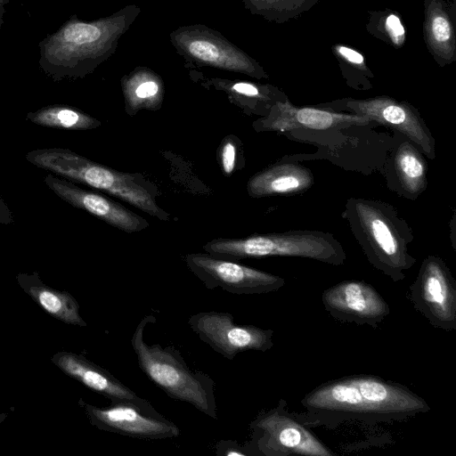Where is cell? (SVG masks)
<instances>
[{
    "label": "cell",
    "mask_w": 456,
    "mask_h": 456,
    "mask_svg": "<svg viewBox=\"0 0 456 456\" xmlns=\"http://www.w3.org/2000/svg\"><path fill=\"white\" fill-rule=\"evenodd\" d=\"M300 403L305 411L295 414L303 424L327 428L349 421H403L430 411L428 403L405 385L370 374L322 383Z\"/></svg>",
    "instance_id": "6da1fadb"
},
{
    "label": "cell",
    "mask_w": 456,
    "mask_h": 456,
    "mask_svg": "<svg viewBox=\"0 0 456 456\" xmlns=\"http://www.w3.org/2000/svg\"><path fill=\"white\" fill-rule=\"evenodd\" d=\"M342 216L369 263L394 282L404 280L416 263L409 251L414 235L397 209L382 200L351 197Z\"/></svg>",
    "instance_id": "7a4b0ae2"
},
{
    "label": "cell",
    "mask_w": 456,
    "mask_h": 456,
    "mask_svg": "<svg viewBox=\"0 0 456 456\" xmlns=\"http://www.w3.org/2000/svg\"><path fill=\"white\" fill-rule=\"evenodd\" d=\"M140 13L138 5L128 4L93 21L71 20L44 44L42 61L69 75L91 72L112 56Z\"/></svg>",
    "instance_id": "3957f363"
},
{
    "label": "cell",
    "mask_w": 456,
    "mask_h": 456,
    "mask_svg": "<svg viewBox=\"0 0 456 456\" xmlns=\"http://www.w3.org/2000/svg\"><path fill=\"white\" fill-rule=\"evenodd\" d=\"M154 322V315H145L131 338L140 369L172 399L188 403L200 412L217 419L215 381L201 370H191L177 349L147 344L143 338L144 330Z\"/></svg>",
    "instance_id": "277c9868"
},
{
    "label": "cell",
    "mask_w": 456,
    "mask_h": 456,
    "mask_svg": "<svg viewBox=\"0 0 456 456\" xmlns=\"http://www.w3.org/2000/svg\"><path fill=\"white\" fill-rule=\"evenodd\" d=\"M28 159L71 182L87 184L117 197L151 216L169 220V214L157 204L156 188L140 174L116 171L63 150L37 151Z\"/></svg>",
    "instance_id": "5b68a950"
},
{
    "label": "cell",
    "mask_w": 456,
    "mask_h": 456,
    "mask_svg": "<svg viewBox=\"0 0 456 456\" xmlns=\"http://www.w3.org/2000/svg\"><path fill=\"white\" fill-rule=\"evenodd\" d=\"M203 249L214 256L237 262L246 258L293 256L342 265L346 259L341 243L331 233L312 230L255 234L240 239L217 238L206 243Z\"/></svg>",
    "instance_id": "8992f818"
},
{
    "label": "cell",
    "mask_w": 456,
    "mask_h": 456,
    "mask_svg": "<svg viewBox=\"0 0 456 456\" xmlns=\"http://www.w3.org/2000/svg\"><path fill=\"white\" fill-rule=\"evenodd\" d=\"M250 439L244 445L248 455L261 456H332L326 446L294 412L287 402L262 411L249 424Z\"/></svg>",
    "instance_id": "52a82bcc"
},
{
    "label": "cell",
    "mask_w": 456,
    "mask_h": 456,
    "mask_svg": "<svg viewBox=\"0 0 456 456\" xmlns=\"http://www.w3.org/2000/svg\"><path fill=\"white\" fill-rule=\"evenodd\" d=\"M169 40L190 66L211 67L256 79L269 78L265 69L253 57L219 31L204 24L178 27L170 33Z\"/></svg>",
    "instance_id": "ba28073f"
},
{
    "label": "cell",
    "mask_w": 456,
    "mask_h": 456,
    "mask_svg": "<svg viewBox=\"0 0 456 456\" xmlns=\"http://www.w3.org/2000/svg\"><path fill=\"white\" fill-rule=\"evenodd\" d=\"M413 307L435 328L456 330V281L446 263L438 256L424 258L410 286Z\"/></svg>",
    "instance_id": "9c48e42d"
},
{
    "label": "cell",
    "mask_w": 456,
    "mask_h": 456,
    "mask_svg": "<svg viewBox=\"0 0 456 456\" xmlns=\"http://www.w3.org/2000/svg\"><path fill=\"white\" fill-rule=\"evenodd\" d=\"M89 422L100 430L142 439H167L180 435L178 427L149 403L110 401L107 407H97L79 400Z\"/></svg>",
    "instance_id": "30bf717a"
},
{
    "label": "cell",
    "mask_w": 456,
    "mask_h": 456,
    "mask_svg": "<svg viewBox=\"0 0 456 456\" xmlns=\"http://www.w3.org/2000/svg\"><path fill=\"white\" fill-rule=\"evenodd\" d=\"M184 262L208 289L221 288L232 294L252 295L274 292L285 285L281 276L207 252L187 254Z\"/></svg>",
    "instance_id": "8fae6325"
},
{
    "label": "cell",
    "mask_w": 456,
    "mask_h": 456,
    "mask_svg": "<svg viewBox=\"0 0 456 456\" xmlns=\"http://www.w3.org/2000/svg\"><path fill=\"white\" fill-rule=\"evenodd\" d=\"M188 324L204 343L228 360L241 352H266L273 346L272 329L237 324L227 312H200L189 318Z\"/></svg>",
    "instance_id": "7c38bea8"
},
{
    "label": "cell",
    "mask_w": 456,
    "mask_h": 456,
    "mask_svg": "<svg viewBox=\"0 0 456 456\" xmlns=\"http://www.w3.org/2000/svg\"><path fill=\"white\" fill-rule=\"evenodd\" d=\"M351 113L367 117L371 122L403 134L429 159L436 158L435 139L419 111L407 102L381 95L368 99L340 101Z\"/></svg>",
    "instance_id": "4fadbf2b"
},
{
    "label": "cell",
    "mask_w": 456,
    "mask_h": 456,
    "mask_svg": "<svg viewBox=\"0 0 456 456\" xmlns=\"http://www.w3.org/2000/svg\"><path fill=\"white\" fill-rule=\"evenodd\" d=\"M322 302L334 319L373 329L390 314V306L380 293L360 280L343 281L329 287L322 294Z\"/></svg>",
    "instance_id": "5bb4252c"
},
{
    "label": "cell",
    "mask_w": 456,
    "mask_h": 456,
    "mask_svg": "<svg viewBox=\"0 0 456 456\" xmlns=\"http://www.w3.org/2000/svg\"><path fill=\"white\" fill-rule=\"evenodd\" d=\"M365 116L335 111L326 108L297 107L289 98L277 102L264 118L254 123L257 131L294 132L298 129L325 131L369 125Z\"/></svg>",
    "instance_id": "9a60e30c"
},
{
    "label": "cell",
    "mask_w": 456,
    "mask_h": 456,
    "mask_svg": "<svg viewBox=\"0 0 456 456\" xmlns=\"http://www.w3.org/2000/svg\"><path fill=\"white\" fill-rule=\"evenodd\" d=\"M45 181L68 203L91 213L118 230L133 233L149 227L148 221L143 217L103 195L84 190L71 181L62 180L52 175H47Z\"/></svg>",
    "instance_id": "2e32d148"
},
{
    "label": "cell",
    "mask_w": 456,
    "mask_h": 456,
    "mask_svg": "<svg viewBox=\"0 0 456 456\" xmlns=\"http://www.w3.org/2000/svg\"><path fill=\"white\" fill-rule=\"evenodd\" d=\"M51 362L69 378L110 401H129L138 404L149 403L148 400L139 397L110 371L84 355L59 351L51 357Z\"/></svg>",
    "instance_id": "e0dca14e"
},
{
    "label": "cell",
    "mask_w": 456,
    "mask_h": 456,
    "mask_svg": "<svg viewBox=\"0 0 456 456\" xmlns=\"http://www.w3.org/2000/svg\"><path fill=\"white\" fill-rule=\"evenodd\" d=\"M423 36L440 67L456 61V0H424Z\"/></svg>",
    "instance_id": "ac0fdd59"
},
{
    "label": "cell",
    "mask_w": 456,
    "mask_h": 456,
    "mask_svg": "<svg viewBox=\"0 0 456 456\" xmlns=\"http://www.w3.org/2000/svg\"><path fill=\"white\" fill-rule=\"evenodd\" d=\"M314 183L309 168L297 162H279L251 176L247 191L252 198L291 195L306 191Z\"/></svg>",
    "instance_id": "d6986e66"
},
{
    "label": "cell",
    "mask_w": 456,
    "mask_h": 456,
    "mask_svg": "<svg viewBox=\"0 0 456 456\" xmlns=\"http://www.w3.org/2000/svg\"><path fill=\"white\" fill-rule=\"evenodd\" d=\"M394 151L388 167L391 190L402 197L415 200L428 186V165L419 149L405 137Z\"/></svg>",
    "instance_id": "ffe728a7"
},
{
    "label": "cell",
    "mask_w": 456,
    "mask_h": 456,
    "mask_svg": "<svg viewBox=\"0 0 456 456\" xmlns=\"http://www.w3.org/2000/svg\"><path fill=\"white\" fill-rule=\"evenodd\" d=\"M16 280L21 289L53 318L69 325L87 326L80 315L77 301L69 292L45 284L37 273H19Z\"/></svg>",
    "instance_id": "44dd1931"
},
{
    "label": "cell",
    "mask_w": 456,
    "mask_h": 456,
    "mask_svg": "<svg viewBox=\"0 0 456 456\" xmlns=\"http://www.w3.org/2000/svg\"><path fill=\"white\" fill-rule=\"evenodd\" d=\"M207 84L224 91L236 104L250 113L267 116L271 109L288 96L273 85H263L248 81L210 78Z\"/></svg>",
    "instance_id": "7402d4cb"
},
{
    "label": "cell",
    "mask_w": 456,
    "mask_h": 456,
    "mask_svg": "<svg viewBox=\"0 0 456 456\" xmlns=\"http://www.w3.org/2000/svg\"><path fill=\"white\" fill-rule=\"evenodd\" d=\"M126 110L130 114L160 108L164 96L161 77L147 67H136L121 78Z\"/></svg>",
    "instance_id": "603a6c76"
},
{
    "label": "cell",
    "mask_w": 456,
    "mask_h": 456,
    "mask_svg": "<svg viewBox=\"0 0 456 456\" xmlns=\"http://www.w3.org/2000/svg\"><path fill=\"white\" fill-rule=\"evenodd\" d=\"M244 7L254 15L270 22L284 23L297 19L322 0H241Z\"/></svg>",
    "instance_id": "cb8c5ba5"
},
{
    "label": "cell",
    "mask_w": 456,
    "mask_h": 456,
    "mask_svg": "<svg viewBox=\"0 0 456 456\" xmlns=\"http://www.w3.org/2000/svg\"><path fill=\"white\" fill-rule=\"evenodd\" d=\"M331 49L348 86L355 90L372 88L371 79L374 75L360 52L339 44L333 45Z\"/></svg>",
    "instance_id": "d4e9b609"
},
{
    "label": "cell",
    "mask_w": 456,
    "mask_h": 456,
    "mask_svg": "<svg viewBox=\"0 0 456 456\" xmlns=\"http://www.w3.org/2000/svg\"><path fill=\"white\" fill-rule=\"evenodd\" d=\"M366 29L395 49L402 48L406 41V31L401 17L390 9L370 12Z\"/></svg>",
    "instance_id": "484cf974"
},
{
    "label": "cell",
    "mask_w": 456,
    "mask_h": 456,
    "mask_svg": "<svg viewBox=\"0 0 456 456\" xmlns=\"http://www.w3.org/2000/svg\"><path fill=\"white\" fill-rule=\"evenodd\" d=\"M30 119L44 126L86 129L99 126L93 118L69 108H51L30 115Z\"/></svg>",
    "instance_id": "4316f807"
},
{
    "label": "cell",
    "mask_w": 456,
    "mask_h": 456,
    "mask_svg": "<svg viewBox=\"0 0 456 456\" xmlns=\"http://www.w3.org/2000/svg\"><path fill=\"white\" fill-rule=\"evenodd\" d=\"M236 151V144L232 139L224 141L221 148V164L225 175H230L235 167Z\"/></svg>",
    "instance_id": "83f0119b"
},
{
    "label": "cell",
    "mask_w": 456,
    "mask_h": 456,
    "mask_svg": "<svg viewBox=\"0 0 456 456\" xmlns=\"http://www.w3.org/2000/svg\"><path fill=\"white\" fill-rule=\"evenodd\" d=\"M216 454L219 456H248L244 446L241 447L235 441H220L216 444Z\"/></svg>",
    "instance_id": "f1b7e54d"
},
{
    "label": "cell",
    "mask_w": 456,
    "mask_h": 456,
    "mask_svg": "<svg viewBox=\"0 0 456 456\" xmlns=\"http://www.w3.org/2000/svg\"><path fill=\"white\" fill-rule=\"evenodd\" d=\"M8 416V412L0 413V425L5 420Z\"/></svg>",
    "instance_id": "f546056e"
},
{
    "label": "cell",
    "mask_w": 456,
    "mask_h": 456,
    "mask_svg": "<svg viewBox=\"0 0 456 456\" xmlns=\"http://www.w3.org/2000/svg\"><path fill=\"white\" fill-rule=\"evenodd\" d=\"M5 3V0H0V7Z\"/></svg>",
    "instance_id": "4dcf8cb0"
}]
</instances>
